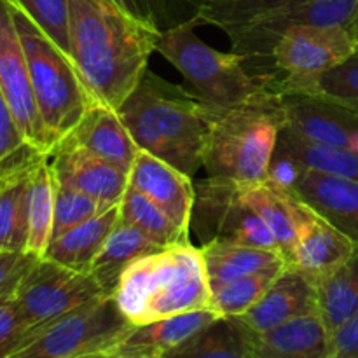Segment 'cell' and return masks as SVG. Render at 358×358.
Wrapping results in <instances>:
<instances>
[{"mask_svg":"<svg viewBox=\"0 0 358 358\" xmlns=\"http://www.w3.org/2000/svg\"><path fill=\"white\" fill-rule=\"evenodd\" d=\"M317 311L329 336L358 313V245L352 257L317 287Z\"/></svg>","mask_w":358,"mask_h":358,"instance_id":"cell-29","label":"cell"},{"mask_svg":"<svg viewBox=\"0 0 358 358\" xmlns=\"http://www.w3.org/2000/svg\"><path fill=\"white\" fill-rule=\"evenodd\" d=\"M49 163L58 184L79 189L107 205L121 203L129 185L128 171L66 142L55 147Z\"/></svg>","mask_w":358,"mask_h":358,"instance_id":"cell-17","label":"cell"},{"mask_svg":"<svg viewBox=\"0 0 358 358\" xmlns=\"http://www.w3.org/2000/svg\"><path fill=\"white\" fill-rule=\"evenodd\" d=\"M315 311L317 289L296 266L289 262L262 299L236 320L252 334H264Z\"/></svg>","mask_w":358,"mask_h":358,"instance_id":"cell-16","label":"cell"},{"mask_svg":"<svg viewBox=\"0 0 358 358\" xmlns=\"http://www.w3.org/2000/svg\"><path fill=\"white\" fill-rule=\"evenodd\" d=\"M219 317L220 315L213 310H199L161 318L150 324L135 325L128 336L112 350L110 357H163Z\"/></svg>","mask_w":358,"mask_h":358,"instance_id":"cell-20","label":"cell"},{"mask_svg":"<svg viewBox=\"0 0 358 358\" xmlns=\"http://www.w3.org/2000/svg\"><path fill=\"white\" fill-rule=\"evenodd\" d=\"M121 13L157 31L196 17L201 0H107Z\"/></svg>","mask_w":358,"mask_h":358,"instance_id":"cell-33","label":"cell"},{"mask_svg":"<svg viewBox=\"0 0 358 358\" xmlns=\"http://www.w3.org/2000/svg\"><path fill=\"white\" fill-rule=\"evenodd\" d=\"M114 301L133 325L212 310L201 250L187 241L136 259L122 271Z\"/></svg>","mask_w":358,"mask_h":358,"instance_id":"cell-3","label":"cell"},{"mask_svg":"<svg viewBox=\"0 0 358 358\" xmlns=\"http://www.w3.org/2000/svg\"><path fill=\"white\" fill-rule=\"evenodd\" d=\"M129 187L168 213L184 231H191L196 189L192 178L173 164L138 149L128 173Z\"/></svg>","mask_w":358,"mask_h":358,"instance_id":"cell-14","label":"cell"},{"mask_svg":"<svg viewBox=\"0 0 358 358\" xmlns=\"http://www.w3.org/2000/svg\"><path fill=\"white\" fill-rule=\"evenodd\" d=\"M44 154L24 140L2 91H0V177L28 166Z\"/></svg>","mask_w":358,"mask_h":358,"instance_id":"cell-37","label":"cell"},{"mask_svg":"<svg viewBox=\"0 0 358 358\" xmlns=\"http://www.w3.org/2000/svg\"><path fill=\"white\" fill-rule=\"evenodd\" d=\"M62 142L79 147L128 173L138 152V145L131 138L117 110L100 103L93 105Z\"/></svg>","mask_w":358,"mask_h":358,"instance_id":"cell-19","label":"cell"},{"mask_svg":"<svg viewBox=\"0 0 358 358\" xmlns=\"http://www.w3.org/2000/svg\"><path fill=\"white\" fill-rule=\"evenodd\" d=\"M0 91L24 140L41 154L49 156L52 147L35 101L27 56L9 0H0Z\"/></svg>","mask_w":358,"mask_h":358,"instance_id":"cell-13","label":"cell"},{"mask_svg":"<svg viewBox=\"0 0 358 358\" xmlns=\"http://www.w3.org/2000/svg\"><path fill=\"white\" fill-rule=\"evenodd\" d=\"M287 266V264H285ZM285 266L261 271L257 275L245 276V278L236 280L233 283L220 287V289L212 292V310L217 311L220 317L238 318L247 313L248 310L255 306L262 299L276 276L280 275Z\"/></svg>","mask_w":358,"mask_h":358,"instance_id":"cell-32","label":"cell"},{"mask_svg":"<svg viewBox=\"0 0 358 358\" xmlns=\"http://www.w3.org/2000/svg\"><path fill=\"white\" fill-rule=\"evenodd\" d=\"M355 248L357 245L346 234L301 201L297 241L290 264L296 266L315 287L345 264Z\"/></svg>","mask_w":358,"mask_h":358,"instance_id":"cell-15","label":"cell"},{"mask_svg":"<svg viewBox=\"0 0 358 358\" xmlns=\"http://www.w3.org/2000/svg\"><path fill=\"white\" fill-rule=\"evenodd\" d=\"M304 170H306V168H304L292 154L287 152V150L282 149L280 145H276L271 161H269L266 182L271 184L273 187L292 192V189L296 187L297 180L301 178Z\"/></svg>","mask_w":358,"mask_h":358,"instance_id":"cell-41","label":"cell"},{"mask_svg":"<svg viewBox=\"0 0 358 358\" xmlns=\"http://www.w3.org/2000/svg\"><path fill=\"white\" fill-rule=\"evenodd\" d=\"M107 358H136V357H107Z\"/></svg>","mask_w":358,"mask_h":358,"instance_id":"cell-45","label":"cell"},{"mask_svg":"<svg viewBox=\"0 0 358 358\" xmlns=\"http://www.w3.org/2000/svg\"><path fill=\"white\" fill-rule=\"evenodd\" d=\"M198 17L161 31L156 51L163 55L189 83L196 94L219 110L238 107L261 94L264 79L245 70V58L238 52L210 48L196 35Z\"/></svg>","mask_w":358,"mask_h":358,"instance_id":"cell-6","label":"cell"},{"mask_svg":"<svg viewBox=\"0 0 358 358\" xmlns=\"http://www.w3.org/2000/svg\"><path fill=\"white\" fill-rule=\"evenodd\" d=\"M290 194L358 245V182L304 170Z\"/></svg>","mask_w":358,"mask_h":358,"instance_id":"cell-18","label":"cell"},{"mask_svg":"<svg viewBox=\"0 0 358 358\" xmlns=\"http://www.w3.org/2000/svg\"><path fill=\"white\" fill-rule=\"evenodd\" d=\"M161 358H254L250 332L231 317H219Z\"/></svg>","mask_w":358,"mask_h":358,"instance_id":"cell-26","label":"cell"},{"mask_svg":"<svg viewBox=\"0 0 358 358\" xmlns=\"http://www.w3.org/2000/svg\"><path fill=\"white\" fill-rule=\"evenodd\" d=\"M161 31L107 0H69L70 56L96 103L119 110L156 51Z\"/></svg>","mask_w":358,"mask_h":358,"instance_id":"cell-1","label":"cell"},{"mask_svg":"<svg viewBox=\"0 0 358 358\" xmlns=\"http://www.w3.org/2000/svg\"><path fill=\"white\" fill-rule=\"evenodd\" d=\"M56 182V180H55ZM117 205V203H115ZM112 205L98 201L93 196L73 189L70 185H63L56 182L55 198V226H52V238L59 236L65 231L100 215Z\"/></svg>","mask_w":358,"mask_h":358,"instance_id":"cell-35","label":"cell"},{"mask_svg":"<svg viewBox=\"0 0 358 358\" xmlns=\"http://www.w3.org/2000/svg\"><path fill=\"white\" fill-rule=\"evenodd\" d=\"M14 21L30 70L35 101L52 150L79 124L96 100L84 84L73 59L27 14L13 6Z\"/></svg>","mask_w":358,"mask_h":358,"instance_id":"cell-5","label":"cell"},{"mask_svg":"<svg viewBox=\"0 0 358 358\" xmlns=\"http://www.w3.org/2000/svg\"><path fill=\"white\" fill-rule=\"evenodd\" d=\"M150 358H161V357H150Z\"/></svg>","mask_w":358,"mask_h":358,"instance_id":"cell-46","label":"cell"},{"mask_svg":"<svg viewBox=\"0 0 358 358\" xmlns=\"http://www.w3.org/2000/svg\"><path fill=\"white\" fill-rule=\"evenodd\" d=\"M28 327L17 310L14 297L0 304V358H9L23 345Z\"/></svg>","mask_w":358,"mask_h":358,"instance_id":"cell-40","label":"cell"},{"mask_svg":"<svg viewBox=\"0 0 358 358\" xmlns=\"http://www.w3.org/2000/svg\"><path fill=\"white\" fill-rule=\"evenodd\" d=\"M135 327L114 297H100L30 332L9 358H77L107 353Z\"/></svg>","mask_w":358,"mask_h":358,"instance_id":"cell-7","label":"cell"},{"mask_svg":"<svg viewBox=\"0 0 358 358\" xmlns=\"http://www.w3.org/2000/svg\"><path fill=\"white\" fill-rule=\"evenodd\" d=\"M37 261L38 257L28 252L0 250V304L13 299L21 280Z\"/></svg>","mask_w":358,"mask_h":358,"instance_id":"cell-39","label":"cell"},{"mask_svg":"<svg viewBox=\"0 0 358 358\" xmlns=\"http://www.w3.org/2000/svg\"><path fill=\"white\" fill-rule=\"evenodd\" d=\"M37 161L0 177V250L27 252L30 173Z\"/></svg>","mask_w":358,"mask_h":358,"instance_id":"cell-27","label":"cell"},{"mask_svg":"<svg viewBox=\"0 0 358 358\" xmlns=\"http://www.w3.org/2000/svg\"><path fill=\"white\" fill-rule=\"evenodd\" d=\"M70 56L69 0H9ZM72 58V56H70Z\"/></svg>","mask_w":358,"mask_h":358,"instance_id":"cell-38","label":"cell"},{"mask_svg":"<svg viewBox=\"0 0 358 358\" xmlns=\"http://www.w3.org/2000/svg\"><path fill=\"white\" fill-rule=\"evenodd\" d=\"M100 297L107 296L91 273L73 271L42 257L21 280L14 294V303L30 334Z\"/></svg>","mask_w":358,"mask_h":358,"instance_id":"cell-10","label":"cell"},{"mask_svg":"<svg viewBox=\"0 0 358 358\" xmlns=\"http://www.w3.org/2000/svg\"><path fill=\"white\" fill-rule=\"evenodd\" d=\"M194 189L191 224H194L201 243L226 240L282 254L271 229L240 198L234 182L208 177L194 184Z\"/></svg>","mask_w":358,"mask_h":358,"instance_id":"cell-9","label":"cell"},{"mask_svg":"<svg viewBox=\"0 0 358 358\" xmlns=\"http://www.w3.org/2000/svg\"><path fill=\"white\" fill-rule=\"evenodd\" d=\"M261 94L238 107L220 110L210 129L203 168L212 178L234 184L266 182L283 119L266 73Z\"/></svg>","mask_w":358,"mask_h":358,"instance_id":"cell-4","label":"cell"},{"mask_svg":"<svg viewBox=\"0 0 358 358\" xmlns=\"http://www.w3.org/2000/svg\"><path fill=\"white\" fill-rule=\"evenodd\" d=\"M358 49L348 27H294L271 51L276 79L285 86H306Z\"/></svg>","mask_w":358,"mask_h":358,"instance_id":"cell-12","label":"cell"},{"mask_svg":"<svg viewBox=\"0 0 358 358\" xmlns=\"http://www.w3.org/2000/svg\"><path fill=\"white\" fill-rule=\"evenodd\" d=\"M250 339L254 358H331V336L318 311L264 334L250 332Z\"/></svg>","mask_w":358,"mask_h":358,"instance_id":"cell-21","label":"cell"},{"mask_svg":"<svg viewBox=\"0 0 358 358\" xmlns=\"http://www.w3.org/2000/svg\"><path fill=\"white\" fill-rule=\"evenodd\" d=\"M282 86H285V84H282ZM287 87H299V90L318 91V93H322L324 96L345 105V107H348L350 110L357 112L358 114V49L352 56H350V58H346L345 62L339 63V65L334 66V69L322 73L320 77L311 80V83L306 84V86H287Z\"/></svg>","mask_w":358,"mask_h":358,"instance_id":"cell-36","label":"cell"},{"mask_svg":"<svg viewBox=\"0 0 358 358\" xmlns=\"http://www.w3.org/2000/svg\"><path fill=\"white\" fill-rule=\"evenodd\" d=\"M219 112L196 93L147 70L117 114L138 149L194 178L203 168L210 129Z\"/></svg>","mask_w":358,"mask_h":358,"instance_id":"cell-2","label":"cell"},{"mask_svg":"<svg viewBox=\"0 0 358 358\" xmlns=\"http://www.w3.org/2000/svg\"><path fill=\"white\" fill-rule=\"evenodd\" d=\"M121 217V203L52 238L44 257L73 271L90 273L101 245Z\"/></svg>","mask_w":358,"mask_h":358,"instance_id":"cell-24","label":"cell"},{"mask_svg":"<svg viewBox=\"0 0 358 358\" xmlns=\"http://www.w3.org/2000/svg\"><path fill=\"white\" fill-rule=\"evenodd\" d=\"M110 355H107V353H94V355H84V357H77V358H107Z\"/></svg>","mask_w":358,"mask_h":358,"instance_id":"cell-44","label":"cell"},{"mask_svg":"<svg viewBox=\"0 0 358 358\" xmlns=\"http://www.w3.org/2000/svg\"><path fill=\"white\" fill-rule=\"evenodd\" d=\"M236 185L240 198L264 220L266 226L271 229L283 257L292 262L301 213L299 199L290 192L273 187L268 182Z\"/></svg>","mask_w":358,"mask_h":358,"instance_id":"cell-23","label":"cell"},{"mask_svg":"<svg viewBox=\"0 0 358 358\" xmlns=\"http://www.w3.org/2000/svg\"><path fill=\"white\" fill-rule=\"evenodd\" d=\"M121 219L142 231L159 247L189 241V231L182 229L164 210L129 185L121 199Z\"/></svg>","mask_w":358,"mask_h":358,"instance_id":"cell-31","label":"cell"},{"mask_svg":"<svg viewBox=\"0 0 358 358\" xmlns=\"http://www.w3.org/2000/svg\"><path fill=\"white\" fill-rule=\"evenodd\" d=\"M358 0H299L268 10L226 31L234 52L248 59H268L278 38L294 27H352Z\"/></svg>","mask_w":358,"mask_h":358,"instance_id":"cell-8","label":"cell"},{"mask_svg":"<svg viewBox=\"0 0 358 358\" xmlns=\"http://www.w3.org/2000/svg\"><path fill=\"white\" fill-rule=\"evenodd\" d=\"M161 248L164 247L154 243L142 231L136 229L131 224L124 222L119 217L117 224L110 231L98 255L94 257L90 273L100 285L101 292L107 297H114L122 271L133 261L161 250Z\"/></svg>","mask_w":358,"mask_h":358,"instance_id":"cell-25","label":"cell"},{"mask_svg":"<svg viewBox=\"0 0 358 358\" xmlns=\"http://www.w3.org/2000/svg\"><path fill=\"white\" fill-rule=\"evenodd\" d=\"M199 250L212 292L245 276L289 264V261L278 252L262 250L226 240L206 241Z\"/></svg>","mask_w":358,"mask_h":358,"instance_id":"cell-22","label":"cell"},{"mask_svg":"<svg viewBox=\"0 0 358 358\" xmlns=\"http://www.w3.org/2000/svg\"><path fill=\"white\" fill-rule=\"evenodd\" d=\"M282 149L292 154L306 170L334 175V177L350 178L358 182V150L348 147H331L311 143L299 138L289 129L282 128L278 142Z\"/></svg>","mask_w":358,"mask_h":358,"instance_id":"cell-30","label":"cell"},{"mask_svg":"<svg viewBox=\"0 0 358 358\" xmlns=\"http://www.w3.org/2000/svg\"><path fill=\"white\" fill-rule=\"evenodd\" d=\"M350 30H352L353 37H355V41H357V45H358V17H357L355 21H353V24H352V27H350Z\"/></svg>","mask_w":358,"mask_h":358,"instance_id":"cell-43","label":"cell"},{"mask_svg":"<svg viewBox=\"0 0 358 358\" xmlns=\"http://www.w3.org/2000/svg\"><path fill=\"white\" fill-rule=\"evenodd\" d=\"M331 358H358V313L332 332Z\"/></svg>","mask_w":358,"mask_h":358,"instance_id":"cell-42","label":"cell"},{"mask_svg":"<svg viewBox=\"0 0 358 358\" xmlns=\"http://www.w3.org/2000/svg\"><path fill=\"white\" fill-rule=\"evenodd\" d=\"M268 77L283 119V128L311 143L358 150V114L313 90L282 86L273 72Z\"/></svg>","mask_w":358,"mask_h":358,"instance_id":"cell-11","label":"cell"},{"mask_svg":"<svg viewBox=\"0 0 358 358\" xmlns=\"http://www.w3.org/2000/svg\"><path fill=\"white\" fill-rule=\"evenodd\" d=\"M292 2L299 0H201L196 17L199 24H212L226 34L238 24Z\"/></svg>","mask_w":358,"mask_h":358,"instance_id":"cell-34","label":"cell"},{"mask_svg":"<svg viewBox=\"0 0 358 358\" xmlns=\"http://www.w3.org/2000/svg\"><path fill=\"white\" fill-rule=\"evenodd\" d=\"M56 182L49 156L41 157L30 173L28 192V240L27 252L42 259L52 240L55 226Z\"/></svg>","mask_w":358,"mask_h":358,"instance_id":"cell-28","label":"cell"}]
</instances>
